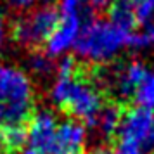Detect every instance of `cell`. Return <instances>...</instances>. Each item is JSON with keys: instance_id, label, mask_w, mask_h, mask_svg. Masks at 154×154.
<instances>
[{"instance_id": "6da1fadb", "label": "cell", "mask_w": 154, "mask_h": 154, "mask_svg": "<svg viewBox=\"0 0 154 154\" xmlns=\"http://www.w3.org/2000/svg\"><path fill=\"white\" fill-rule=\"evenodd\" d=\"M102 73L104 69L100 66L76 63L73 73L57 75L52 100L66 116L92 126L107 102V95L102 90Z\"/></svg>"}, {"instance_id": "7a4b0ae2", "label": "cell", "mask_w": 154, "mask_h": 154, "mask_svg": "<svg viewBox=\"0 0 154 154\" xmlns=\"http://www.w3.org/2000/svg\"><path fill=\"white\" fill-rule=\"evenodd\" d=\"M0 107L5 125L29 123L35 116V95L29 78L17 68L0 64Z\"/></svg>"}, {"instance_id": "3957f363", "label": "cell", "mask_w": 154, "mask_h": 154, "mask_svg": "<svg viewBox=\"0 0 154 154\" xmlns=\"http://www.w3.org/2000/svg\"><path fill=\"white\" fill-rule=\"evenodd\" d=\"M126 36L128 33L109 21H99L92 17L83 23L82 31L75 42V49L80 56L94 63L107 61L118 52L121 45H126Z\"/></svg>"}, {"instance_id": "277c9868", "label": "cell", "mask_w": 154, "mask_h": 154, "mask_svg": "<svg viewBox=\"0 0 154 154\" xmlns=\"http://www.w3.org/2000/svg\"><path fill=\"white\" fill-rule=\"evenodd\" d=\"M59 19L61 11L57 5H43L17 17L11 26V33L17 43L29 49H38L49 42L59 24Z\"/></svg>"}, {"instance_id": "5b68a950", "label": "cell", "mask_w": 154, "mask_h": 154, "mask_svg": "<svg viewBox=\"0 0 154 154\" xmlns=\"http://www.w3.org/2000/svg\"><path fill=\"white\" fill-rule=\"evenodd\" d=\"M59 123L50 112H40L35 114L28 125V144L29 149L36 151L38 154H49Z\"/></svg>"}, {"instance_id": "8992f818", "label": "cell", "mask_w": 154, "mask_h": 154, "mask_svg": "<svg viewBox=\"0 0 154 154\" xmlns=\"http://www.w3.org/2000/svg\"><path fill=\"white\" fill-rule=\"evenodd\" d=\"M82 17L76 12H61V19L57 24L56 31L52 33V36L49 38L47 45V54L49 56H57L69 47L71 43L76 42L78 35L82 31Z\"/></svg>"}, {"instance_id": "52a82bcc", "label": "cell", "mask_w": 154, "mask_h": 154, "mask_svg": "<svg viewBox=\"0 0 154 154\" xmlns=\"http://www.w3.org/2000/svg\"><path fill=\"white\" fill-rule=\"evenodd\" d=\"M85 139H87V132L83 123L75 119L59 123L54 146L49 154H83Z\"/></svg>"}, {"instance_id": "ba28073f", "label": "cell", "mask_w": 154, "mask_h": 154, "mask_svg": "<svg viewBox=\"0 0 154 154\" xmlns=\"http://www.w3.org/2000/svg\"><path fill=\"white\" fill-rule=\"evenodd\" d=\"M147 75V69L144 64L133 63L123 66L119 71H116L112 75V85L116 88V94H118L121 99H128L133 97V94L137 90V87L140 85V82L144 80V76Z\"/></svg>"}, {"instance_id": "9c48e42d", "label": "cell", "mask_w": 154, "mask_h": 154, "mask_svg": "<svg viewBox=\"0 0 154 154\" xmlns=\"http://www.w3.org/2000/svg\"><path fill=\"white\" fill-rule=\"evenodd\" d=\"M126 106L123 102H116V100H107L104 104V107L100 109V112L97 114V118L94 121V128H97V132L100 137H104L107 140L116 139L123 119V112H125Z\"/></svg>"}, {"instance_id": "30bf717a", "label": "cell", "mask_w": 154, "mask_h": 154, "mask_svg": "<svg viewBox=\"0 0 154 154\" xmlns=\"http://www.w3.org/2000/svg\"><path fill=\"white\" fill-rule=\"evenodd\" d=\"M28 125L29 123L0 125V152L16 154L23 151L28 144Z\"/></svg>"}, {"instance_id": "8fae6325", "label": "cell", "mask_w": 154, "mask_h": 154, "mask_svg": "<svg viewBox=\"0 0 154 154\" xmlns=\"http://www.w3.org/2000/svg\"><path fill=\"white\" fill-rule=\"evenodd\" d=\"M133 100H135L137 107L154 111V71H147V75L144 76V80L140 82V85L133 94Z\"/></svg>"}, {"instance_id": "7c38bea8", "label": "cell", "mask_w": 154, "mask_h": 154, "mask_svg": "<svg viewBox=\"0 0 154 154\" xmlns=\"http://www.w3.org/2000/svg\"><path fill=\"white\" fill-rule=\"evenodd\" d=\"M126 45L132 49H144L154 45V21L149 23L142 31H133L126 36Z\"/></svg>"}, {"instance_id": "4fadbf2b", "label": "cell", "mask_w": 154, "mask_h": 154, "mask_svg": "<svg viewBox=\"0 0 154 154\" xmlns=\"http://www.w3.org/2000/svg\"><path fill=\"white\" fill-rule=\"evenodd\" d=\"M128 7L132 9L137 24H144L146 21L151 19L154 14V0H126Z\"/></svg>"}, {"instance_id": "5bb4252c", "label": "cell", "mask_w": 154, "mask_h": 154, "mask_svg": "<svg viewBox=\"0 0 154 154\" xmlns=\"http://www.w3.org/2000/svg\"><path fill=\"white\" fill-rule=\"evenodd\" d=\"M31 68L40 73V75H47L54 69V63L50 59L49 54H43V52H36L35 56L31 57Z\"/></svg>"}, {"instance_id": "9a60e30c", "label": "cell", "mask_w": 154, "mask_h": 154, "mask_svg": "<svg viewBox=\"0 0 154 154\" xmlns=\"http://www.w3.org/2000/svg\"><path fill=\"white\" fill-rule=\"evenodd\" d=\"M33 2H35V0H11V4L17 9H28Z\"/></svg>"}, {"instance_id": "2e32d148", "label": "cell", "mask_w": 154, "mask_h": 154, "mask_svg": "<svg viewBox=\"0 0 154 154\" xmlns=\"http://www.w3.org/2000/svg\"><path fill=\"white\" fill-rule=\"evenodd\" d=\"M92 5H95V7H104V5H107V4H111L112 0H90Z\"/></svg>"}, {"instance_id": "e0dca14e", "label": "cell", "mask_w": 154, "mask_h": 154, "mask_svg": "<svg viewBox=\"0 0 154 154\" xmlns=\"http://www.w3.org/2000/svg\"><path fill=\"white\" fill-rule=\"evenodd\" d=\"M2 38H4V19L0 16V43H2Z\"/></svg>"}, {"instance_id": "ac0fdd59", "label": "cell", "mask_w": 154, "mask_h": 154, "mask_svg": "<svg viewBox=\"0 0 154 154\" xmlns=\"http://www.w3.org/2000/svg\"><path fill=\"white\" fill-rule=\"evenodd\" d=\"M23 154H38V152L33 151V149H26V151H23Z\"/></svg>"}, {"instance_id": "d6986e66", "label": "cell", "mask_w": 154, "mask_h": 154, "mask_svg": "<svg viewBox=\"0 0 154 154\" xmlns=\"http://www.w3.org/2000/svg\"><path fill=\"white\" fill-rule=\"evenodd\" d=\"M0 154H2V152H0Z\"/></svg>"}]
</instances>
